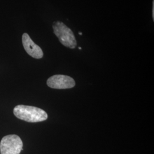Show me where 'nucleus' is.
Instances as JSON below:
<instances>
[{"label": "nucleus", "mask_w": 154, "mask_h": 154, "mask_svg": "<svg viewBox=\"0 0 154 154\" xmlns=\"http://www.w3.org/2000/svg\"><path fill=\"white\" fill-rule=\"evenodd\" d=\"M152 19L154 20V1L152 2Z\"/></svg>", "instance_id": "nucleus-6"}, {"label": "nucleus", "mask_w": 154, "mask_h": 154, "mask_svg": "<svg viewBox=\"0 0 154 154\" xmlns=\"http://www.w3.org/2000/svg\"><path fill=\"white\" fill-rule=\"evenodd\" d=\"M79 34H80V35H82V33H79Z\"/></svg>", "instance_id": "nucleus-7"}, {"label": "nucleus", "mask_w": 154, "mask_h": 154, "mask_svg": "<svg viewBox=\"0 0 154 154\" xmlns=\"http://www.w3.org/2000/svg\"><path fill=\"white\" fill-rule=\"evenodd\" d=\"M53 29L55 35L63 46L70 49H74L77 46V41L73 32L63 22H54Z\"/></svg>", "instance_id": "nucleus-2"}, {"label": "nucleus", "mask_w": 154, "mask_h": 154, "mask_svg": "<svg viewBox=\"0 0 154 154\" xmlns=\"http://www.w3.org/2000/svg\"><path fill=\"white\" fill-rule=\"evenodd\" d=\"M47 85L51 88L67 89L74 88L75 85L73 78L65 75H54L47 81Z\"/></svg>", "instance_id": "nucleus-4"}, {"label": "nucleus", "mask_w": 154, "mask_h": 154, "mask_svg": "<svg viewBox=\"0 0 154 154\" xmlns=\"http://www.w3.org/2000/svg\"><path fill=\"white\" fill-rule=\"evenodd\" d=\"M22 40L23 48L29 55L36 59L43 57L44 53L41 48L33 42L28 34L24 33L22 35Z\"/></svg>", "instance_id": "nucleus-5"}, {"label": "nucleus", "mask_w": 154, "mask_h": 154, "mask_svg": "<svg viewBox=\"0 0 154 154\" xmlns=\"http://www.w3.org/2000/svg\"><path fill=\"white\" fill-rule=\"evenodd\" d=\"M22 140L17 135H8L0 142L1 154H20L23 149Z\"/></svg>", "instance_id": "nucleus-3"}, {"label": "nucleus", "mask_w": 154, "mask_h": 154, "mask_svg": "<svg viewBox=\"0 0 154 154\" xmlns=\"http://www.w3.org/2000/svg\"><path fill=\"white\" fill-rule=\"evenodd\" d=\"M13 113L19 119L30 123L45 121L48 118L44 110L26 105H17L13 110Z\"/></svg>", "instance_id": "nucleus-1"}]
</instances>
